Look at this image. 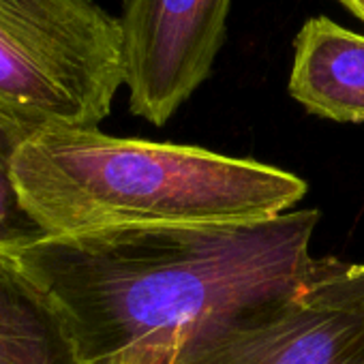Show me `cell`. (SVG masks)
Returning a JSON list of instances; mask_svg holds the SVG:
<instances>
[{
    "instance_id": "2",
    "label": "cell",
    "mask_w": 364,
    "mask_h": 364,
    "mask_svg": "<svg viewBox=\"0 0 364 364\" xmlns=\"http://www.w3.org/2000/svg\"><path fill=\"white\" fill-rule=\"evenodd\" d=\"M14 182L46 236L264 221L309 189L302 178L253 159L114 137L97 127L31 133L16 154Z\"/></svg>"
},
{
    "instance_id": "9",
    "label": "cell",
    "mask_w": 364,
    "mask_h": 364,
    "mask_svg": "<svg viewBox=\"0 0 364 364\" xmlns=\"http://www.w3.org/2000/svg\"><path fill=\"white\" fill-rule=\"evenodd\" d=\"M338 3H341L347 11H351L358 20L364 22V0H338Z\"/></svg>"
},
{
    "instance_id": "1",
    "label": "cell",
    "mask_w": 364,
    "mask_h": 364,
    "mask_svg": "<svg viewBox=\"0 0 364 364\" xmlns=\"http://www.w3.org/2000/svg\"><path fill=\"white\" fill-rule=\"evenodd\" d=\"M317 210L41 236L16 257L84 364H180L311 272Z\"/></svg>"
},
{
    "instance_id": "7",
    "label": "cell",
    "mask_w": 364,
    "mask_h": 364,
    "mask_svg": "<svg viewBox=\"0 0 364 364\" xmlns=\"http://www.w3.org/2000/svg\"><path fill=\"white\" fill-rule=\"evenodd\" d=\"M0 364H84L50 296L0 249Z\"/></svg>"
},
{
    "instance_id": "3",
    "label": "cell",
    "mask_w": 364,
    "mask_h": 364,
    "mask_svg": "<svg viewBox=\"0 0 364 364\" xmlns=\"http://www.w3.org/2000/svg\"><path fill=\"white\" fill-rule=\"evenodd\" d=\"M120 86L122 26L95 0H0V112L33 133L97 127Z\"/></svg>"
},
{
    "instance_id": "8",
    "label": "cell",
    "mask_w": 364,
    "mask_h": 364,
    "mask_svg": "<svg viewBox=\"0 0 364 364\" xmlns=\"http://www.w3.org/2000/svg\"><path fill=\"white\" fill-rule=\"evenodd\" d=\"M31 133V129L0 112V249L7 251L22 249L46 236L22 208L14 182L16 154Z\"/></svg>"
},
{
    "instance_id": "4",
    "label": "cell",
    "mask_w": 364,
    "mask_h": 364,
    "mask_svg": "<svg viewBox=\"0 0 364 364\" xmlns=\"http://www.w3.org/2000/svg\"><path fill=\"white\" fill-rule=\"evenodd\" d=\"M180 364H364V264L315 259L296 289Z\"/></svg>"
},
{
    "instance_id": "5",
    "label": "cell",
    "mask_w": 364,
    "mask_h": 364,
    "mask_svg": "<svg viewBox=\"0 0 364 364\" xmlns=\"http://www.w3.org/2000/svg\"><path fill=\"white\" fill-rule=\"evenodd\" d=\"M232 0H127L124 86L135 116L163 127L210 75Z\"/></svg>"
},
{
    "instance_id": "6",
    "label": "cell",
    "mask_w": 364,
    "mask_h": 364,
    "mask_svg": "<svg viewBox=\"0 0 364 364\" xmlns=\"http://www.w3.org/2000/svg\"><path fill=\"white\" fill-rule=\"evenodd\" d=\"M289 95L336 122H364V35L311 18L294 41Z\"/></svg>"
}]
</instances>
